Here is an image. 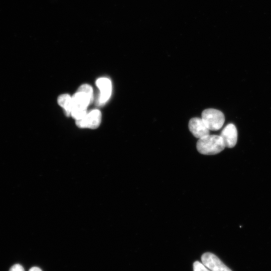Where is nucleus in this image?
Returning <instances> with one entry per match:
<instances>
[{
  "label": "nucleus",
  "mask_w": 271,
  "mask_h": 271,
  "mask_svg": "<svg viewBox=\"0 0 271 271\" xmlns=\"http://www.w3.org/2000/svg\"><path fill=\"white\" fill-rule=\"evenodd\" d=\"M226 146L220 136L208 134L199 139L196 144L198 151L202 154L216 155L222 152Z\"/></svg>",
  "instance_id": "1"
},
{
  "label": "nucleus",
  "mask_w": 271,
  "mask_h": 271,
  "mask_svg": "<svg viewBox=\"0 0 271 271\" xmlns=\"http://www.w3.org/2000/svg\"><path fill=\"white\" fill-rule=\"evenodd\" d=\"M93 98L87 94L77 91L72 97L71 116L76 120L83 118L87 113V108L92 103Z\"/></svg>",
  "instance_id": "2"
},
{
  "label": "nucleus",
  "mask_w": 271,
  "mask_h": 271,
  "mask_svg": "<svg viewBox=\"0 0 271 271\" xmlns=\"http://www.w3.org/2000/svg\"><path fill=\"white\" fill-rule=\"evenodd\" d=\"M202 116L208 128L214 131L220 129L225 121L223 112L214 108L204 110L202 112Z\"/></svg>",
  "instance_id": "3"
},
{
  "label": "nucleus",
  "mask_w": 271,
  "mask_h": 271,
  "mask_svg": "<svg viewBox=\"0 0 271 271\" xmlns=\"http://www.w3.org/2000/svg\"><path fill=\"white\" fill-rule=\"evenodd\" d=\"M102 114L98 110H92L82 119L76 120V126L80 128L96 129L101 122Z\"/></svg>",
  "instance_id": "4"
},
{
  "label": "nucleus",
  "mask_w": 271,
  "mask_h": 271,
  "mask_svg": "<svg viewBox=\"0 0 271 271\" xmlns=\"http://www.w3.org/2000/svg\"><path fill=\"white\" fill-rule=\"evenodd\" d=\"M202 261L212 271H232L217 256L210 252L204 254Z\"/></svg>",
  "instance_id": "5"
},
{
  "label": "nucleus",
  "mask_w": 271,
  "mask_h": 271,
  "mask_svg": "<svg viewBox=\"0 0 271 271\" xmlns=\"http://www.w3.org/2000/svg\"><path fill=\"white\" fill-rule=\"evenodd\" d=\"M220 136L222 138L226 148H234L238 142V130L232 124H229L222 130Z\"/></svg>",
  "instance_id": "6"
},
{
  "label": "nucleus",
  "mask_w": 271,
  "mask_h": 271,
  "mask_svg": "<svg viewBox=\"0 0 271 271\" xmlns=\"http://www.w3.org/2000/svg\"><path fill=\"white\" fill-rule=\"evenodd\" d=\"M188 127L194 136L200 139L210 134L208 128L202 118H194L189 122Z\"/></svg>",
  "instance_id": "7"
},
{
  "label": "nucleus",
  "mask_w": 271,
  "mask_h": 271,
  "mask_svg": "<svg viewBox=\"0 0 271 271\" xmlns=\"http://www.w3.org/2000/svg\"><path fill=\"white\" fill-rule=\"evenodd\" d=\"M96 84L100 90L98 102L100 104H104L109 100L112 94L111 81L107 78H100L97 80Z\"/></svg>",
  "instance_id": "8"
},
{
  "label": "nucleus",
  "mask_w": 271,
  "mask_h": 271,
  "mask_svg": "<svg viewBox=\"0 0 271 271\" xmlns=\"http://www.w3.org/2000/svg\"><path fill=\"white\" fill-rule=\"evenodd\" d=\"M58 102L59 105L64 109L66 115L70 116L72 105V97L68 94H64L59 96Z\"/></svg>",
  "instance_id": "9"
},
{
  "label": "nucleus",
  "mask_w": 271,
  "mask_h": 271,
  "mask_svg": "<svg viewBox=\"0 0 271 271\" xmlns=\"http://www.w3.org/2000/svg\"><path fill=\"white\" fill-rule=\"evenodd\" d=\"M78 91L84 92L91 97L93 98V90L92 87L87 84L82 85L78 89Z\"/></svg>",
  "instance_id": "10"
},
{
  "label": "nucleus",
  "mask_w": 271,
  "mask_h": 271,
  "mask_svg": "<svg viewBox=\"0 0 271 271\" xmlns=\"http://www.w3.org/2000/svg\"><path fill=\"white\" fill-rule=\"evenodd\" d=\"M194 271H212L202 262L196 261L194 264Z\"/></svg>",
  "instance_id": "11"
},
{
  "label": "nucleus",
  "mask_w": 271,
  "mask_h": 271,
  "mask_svg": "<svg viewBox=\"0 0 271 271\" xmlns=\"http://www.w3.org/2000/svg\"><path fill=\"white\" fill-rule=\"evenodd\" d=\"M10 271H25L24 268L20 264L14 265Z\"/></svg>",
  "instance_id": "12"
},
{
  "label": "nucleus",
  "mask_w": 271,
  "mask_h": 271,
  "mask_svg": "<svg viewBox=\"0 0 271 271\" xmlns=\"http://www.w3.org/2000/svg\"><path fill=\"white\" fill-rule=\"evenodd\" d=\"M29 271H42V269L38 267L34 266L31 268Z\"/></svg>",
  "instance_id": "13"
}]
</instances>
